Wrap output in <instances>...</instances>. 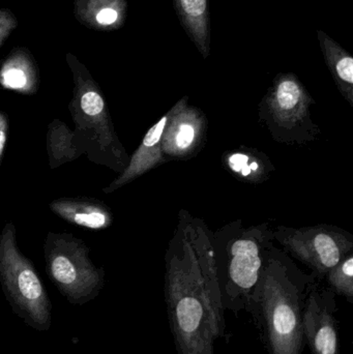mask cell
<instances>
[{
  "label": "cell",
  "instance_id": "cell-1",
  "mask_svg": "<svg viewBox=\"0 0 353 354\" xmlns=\"http://www.w3.org/2000/svg\"><path fill=\"white\" fill-rule=\"evenodd\" d=\"M164 291L178 354H215L225 334L213 231L189 210L178 212L165 255Z\"/></svg>",
  "mask_w": 353,
  "mask_h": 354
},
{
  "label": "cell",
  "instance_id": "cell-2",
  "mask_svg": "<svg viewBox=\"0 0 353 354\" xmlns=\"http://www.w3.org/2000/svg\"><path fill=\"white\" fill-rule=\"evenodd\" d=\"M285 251L274 245L267 256L248 312L269 354H302L307 299L317 282ZM321 282V281H319Z\"/></svg>",
  "mask_w": 353,
  "mask_h": 354
},
{
  "label": "cell",
  "instance_id": "cell-3",
  "mask_svg": "<svg viewBox=\"0 0 353 354\" xmlns=\"http://www.w3.org/2000/svg\"><path fill=\"white\" fill-rule=\"evenodd\" d=\"M271 222L245 226L236 220L213 232V255L224 311L248 312L267 253L275 245Z\"/></svg>",
  "mask_w": 353,
  "mask_h": 354
},
{
  "label": "cell",
  "instance_id": "cell-4",
  "mask_svg": "<svg viewBox=\"0 0 353 354\" xmlns=\"http://www.w3.org/2000/svg\"><path fill=\"white\" fill-rule=\"evenodd\" d=\"M315 103L296 74L279 73L259 103V122L276 142L304 147L321 135L311 113Z\"/></svg>",
  "mask_w": 353,
  "mask_h": 354
},
{
  "label": "cell",
  "instance_id": "cell-5",
  "mask_svg": "<svg viewBox=\"0 0 353 354\" xmlns=\"http://www.w3.org/2000/svg\"><path fill=\"white\" fill-rule=\"evenodd\" d=\"M0 284L12 312L27 326L39 332L50 330L51 301L32 262L21 253L10 222L0 234Z\"/></svg>",
  "mask_w": 353,
  "mask_h": 354
},
{
  "label": "cell",
  "instance_id": "cell-6",
  "mask_svg": "<svg viewBox=\"0 0 353 354\" xmlns=\"http://www.w3.org/2000/svg\"><path fill=\"white\" fill-rule=\"evenodd\" d=\"M84 241L70 233H48L44 243L46 270L62 297L74 306H83L99 297L105 272L89 258Z\"/></svg>",
  "mask_w": 353,
  "mask_h": 354
},
{
  "label": "cell",
  "instance_id": "cell-7",
  "mask_svg": "<svg viewBox=\"0 0 353 354\" xmlns=\"http://www.w3.org/2000/svg\"><path fill=\"white\" fill-rule=\"evenodd\" d=\"M68 109L76 126L75 134L86 149L89 159L122 174L130 157L116 134L101 91L82 85L75 93Z\"/></svg>",
  "mask_w": 353,
  "mask_h": 354
},
{
  "label": "cell",
  "instance_id": "cell-8",
  "mask_svg": "<svg viewBox=\"0 0 353 354\" xmlns=\"http://www.w3.org/2000/svg\"><path fill=\"white\" fill-rule=\"evenodd\" d=\"M275 243L323 282L332 268L353 252V235L335 225L274 227Z\"/></svg>",
  "mask_w": 353,
  "mask_h": 354
},
{
  "label": "cell",
  "instance_id": "cell-9",
  "mask_svg": "<svg viewBox=\"0 0 353 354\" xmlns=\"http://www.w3.org/2000/svg\"><path fill=\"white\" fill-rule=\"evenodd\" d=\"M207 129L204 112L191 105L188 95L182 97L169 110L164 131L162 151L167 162L184 161L198 155L207 143Z\"/></svg>",
  "mask_w": 353,
  "mask_h": 354
},
{
  "label": "cell",
  "instance_id": "cell-10",
  "mask_svg": "<svg viewBox=\"0 0 353 354\" xmlns=\"http://www.w3.org/2000/svg\"><path fill=\"white\" fill-rule=\"evenodd\" d=\"M337 295L317 281L307 299L303 330L311 354H340Z\"/></svg>",
  "mask_w": 353,
  "mask_h": 354
},
{
  "label": "cell",
  "instance_id": "cell-11",
  "mask_svg": "<svg viewBox=\"0 0 353 354\" xmlns=\"http://www.w3.org/2000/svg\"><path fill=\"white\" fill-rule=\"evenodd\" d=\"M169 120V111L153 124L143 137L138 149L128 160V165L107 187L103 189L105 194L113 193L116 189L132 183L135 179L144 176L158 166L167 163L162 151L164 131Z\"/></svg>",
  "mask_w": 353,
  "mask_h": 354
},
{
  "label": "cell",
  "instance_id": "cell-12",
  "mask_svg": "<svg viewBox=\"0 0 353 354\" xmlns=\"http://www.w3.org/2000/svg\"><path fill=\"white\" fill-rule=\"evenodd\" d=\"M221 162L226 171L234 178L251 185H263L276 170L267 153L245 145L226 151L222 155Z\"/></svg>",
  "mask_w": 353,
  "mask_h": 354
},
{
  "label": "cell",
  "instance_id": "cell-13",
  "mask_svg": "<svg viewBox=\"0 0 353 354\" xmlns=\"http://www.w3.org/2000/svg\"><path fill=\"white\" fill-rule=\"evenodd\" d=\"M50 209L70 224L90 230L109 228L113 223L111 209L91 198H60L50 203Z\"/></svg>",
  "mask_w": 353,
  "mask_h": 354
},
{
  "label": "cell",
  "instance_id": "cell-14",
  "mask_svg": "<svg viewBox=\"0 0 353 354\" xmlns=\"http://www.w3.org/2000/svg\"><path fill=\"white\" fill-rule=\"evenodd\" d=\"M178 21L204 59L211 54V28L209 0H172Z\"/></svg>",
  "mask_w": 353,
  "mask_h": 354
},
{
  "label": "cell",
  "instance_id": "cell-15",
  "mask_svg": "<svg viewBox=\"0 0 353 354\" xmlns=\"http://www.w3.org/2000/svg\"><path fill=\"white\" fill-rule=\"evenodd\" d=\"M317 39L325 64L335 81L338 91L353 107V57L325 31L317 30Z\"/></svg>",
  "mask_w": 353,
  "mask_h": 354
},
{
  "label": "cell",
  "instance_id": "cell-16",
  "mask_svg": "<svg viewBox=\"0 0 353 354\" xmlns=\"http://www.w3.org/2000/svg\"><path fill=\"white\" fill-rule=\"evenodd\" d=\"M47 151L51 169L75 161L86 153V149L75 132L59 120L52 122L48 128Z\"/></svg>",
  "mask_w": 353,
  "mask_h": 354
},
{
  "label": "cell",
  "instance_id": "cell-17",
  "mask_svg": "<svg viewBox=\"0 0 353 354\" xmlns=\"http://www.w3.org/2000/svg\"><path fill=\"white\" fill-rule=\"evenodd\" d=\"M323 281L337 297H344L353 304V252L332 268Z\"/></svg>",
  "mask_w": 353,
  "mask_h": 354
},
{
  "label": "cell",
  "instance_id": "cell-18",
  "mask_svg": "<svg viewBox=\"0 0 353 354\" xmlns=\"http://www.w3.org/2000/svg\"><path fill=\"white\" fill-rule=\"evenodd\" d=\"M0 81L6 88L15 89L23 93L28 91V78L26 73L21 68H6L0 76Z\"/></svg>",
  "mask_w": 353,
  "mask_h": 354
},
{
  "label": "cell",
  "instance_id": "cell-19",
  "mask_svg": "<svg viewBox=\"0 0 353 354\" xmlns=\"http://www.w3.org/2000/svg\"><path fill=\"white\" fill-rule=\"evenodd\" d=\"M8 116L4 112L0 111V166H1L2 158H3L4 147H6V140H8Z\"/></svg>",
  "mask_w": 353,
  "mask_h": 354
},
{
  "label": "cell",
  "instance_id": "cell-20",
  "mask_svg": "<svg viewBox=\"0 0 353 354\" xmlns=\"http://www.w3.org/2000/svg\"><path fill=\"white\" fill-rule=\"evenodd\" d=\"M118 17L120 14L117 10L111 8H105L99 10V14L97 15V21L99 24L111 25L118 20Z\"/></svg>",
  "mask_w": 353,
  "mask_h": 354
}]
</instances>
